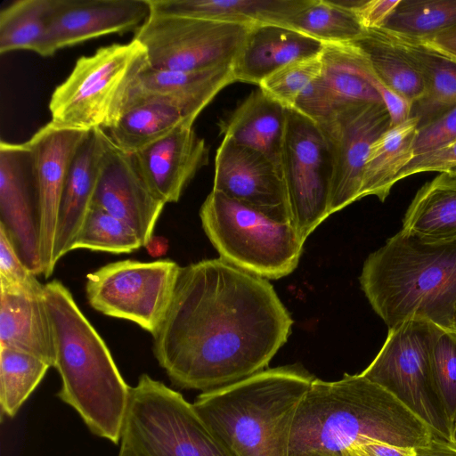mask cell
I'll list each match as a JSON object with an SVG mask.
<instances>
[{"instance_id": "2", "label": "cell", "mask_w": 456, "mask_h": 456, "mask_svg": "<svg viewBox=\"0 0 456 456\" xmlns=\"http://www.w3.org/2000/svg\"><path fill=\"white\" fill-rule=\"evenodd\" d=\"M429 427L395 395L360 374L337 381L314 379L290 430L289 456H343L362 444L427 446Z\"/></svg>"}, {"instance_id": "18", "label": "cell", "mask_w": 456, "mask_h": 456, "mask_svg": "<svg viewBox=\"0 0 456 456\" xmlns=\"http://www.w3.org/2000/svg\"><path fill=\"white\" fill-rule=\"evenodd\" d=\"M89 131L60 128L51 122L25 142L32 151L36 178L43 275L49 278L61 195L72 159Z\"/></svg>"}, {"instance_id": "37", "label": "cell", "mask_w": 456, "mask_h": 456, "mask_svg": "<svg viewBox=\"0 0 456 456\" xmlns=\"http://www.w3.org/2000/svg\"><path fill=\"white\" fill-rule=\"evenodd\" d=\"M321 54L281 68L264 79L259 88L285 108L294 109L300 95L322 71Z\"/></svg>"}, {"instance_id": "49", "label": "cell", "mask_w": 456, "mask_h": 456, "mask_svg": "<svg viewBox=\"0 0 456 456\" xmlns=\"http://www.w3.org/2000/svg\"><path fill=\"white\" fill-rule=\"evenodd\" d=\"M118 456H130V455H128L127 453H126L122 451H119Z\"/></svg>"}, {"instance_id": "43", "label": "cell", "mask_w": 456, "mask_h": 456, "mask_svg": "<svg viewBox=\"0 0 456 456\" xmlns=\"http://www.w3.org/2000/svg\"><path fill=\"white\" fill-rule=\"evenodd\" d=\"M353 450L360 456H416V449L401 447L382 442H368L356 445Z\"/></svg>"}, {"instance_id": "38", "label": "cell", "mask_w": 456, "mask_h": 456, "mask_svg": "<svg viewBox=\"0 0 456 456\" xmlns=\"http://www.w3.org/2000/svg\"><path fill=\"white\" fill-rule=\"evenodd\" d=\"M431 364L436 387L452 430L456 419V330L443 329L432 348Z\"/></svg>"}, {"instance_id": "47", "label": "cell", "mask_w": 456, "mask_h": 456, "mask_svg": "<svg viewBox=\"0 0 456 456\" xmlns=\"http://www.w3.org/2000/svg\"><path fill=\"white\" fill-rule=\"evenodd\" d=\"M343 456H360L359 454H357L355 452H354L353 450H347L344 453H343Z\"/></svg>"}, {"instance_id": "23", "label": "cell", "mask_w": 456, "mask_h": 456, "mask_svg": "<svg viewBox=\"0 0 456 456\" xmlns=\"http://www.w3.org/2000/svg\"><path fill=\"white\" fill-rule=\"evenodd\" d=\"M233 82L232 65L198 71L154 69L148 65L138 76L126 108L143 100H159L176 106L195 121L215 96Z\"/></svg>"}, {"instance_id": "5", "label": "cell", "mask_w": 456, "mask_h": 456, "mask_svg": "<svg viewBox=\"0 0 456 456\" xmlns=\"http://www.w3.org/2000/svg\"><path fill=\"white\" fill-rule=\"evenodd\" d=\"M314 379L297 365L265 369L192 404L232 456H289L294 417Z\"/></svg>"}, {"instance_id": "26", "label": "cell", "mask_w": 456, "mask_h": 456, "mask_svg": "<svg viewBox=\"0 0 456 456\" xmlns=\"http://www.w3.org/2000/svg\"><path fill=\"white\" fill-rule=\"evenodd\" d=\"M287 108L261 88L251 92L224 120V137L264 154L281 170Z\"/></svg>"}, {"instance_id": "17", "label": "cell", "mask_w": 456, "mask_h": 456, "mask_svg": "<svg viewBox=\"0 0 456 456\" xmlns=\"http://www.w3.org/2000/svg\"><path fill=\"white\" fill-rule=\"evenodd\" d=\"M213 190L291 224L281 170L261 152L229 137L216 150Z\"/></svg>"}, {"instance_id": "42", "label": "cell", "mask_w": 456, "mask_h": 456, "mask_svg": "<svg viewBox=\"0 0 456 456\" xmlns=\"http://www.w3.org/2000/svg\"><path fill=\"white\" fill-rule=\"evenodd\" d=\"M366 28H382L400 0L346 1Z\"/></svg>"}, {"instance_id": "7", "label": "cell", "mask_w": 456, "mask_h": 456, "mask_svg": "<svg viewBox=\"0 0 456 456\" xmlns=\"http://www.w3.org/2000/svg\"><path fill=\"white\" fill-rule=\"evenodd\" d=\"M200 217L220 258L265 279L290 274L304 240L289 223H279L254 208L212 190Z\"/></svg>"}, {"instance_id": "30", "label": "cell", "mask_w": 456, "mask_h": 456, "mask_svg": "<svg viewBox=\"0 0 456 456\" xmlns=\"http://www.w3.org/2000/svg\"><path fill=\"white\" fill-rule=\"evenodd\" d=\"M183 122L193 123L194 120L167 102L143 100L126 107L108 130V135L119 149L135 153Z\"/></svg>"}, {"instance_id": "40", "label": "cell", "mask_w": 456, "mask_h": 456, "mask_svg": "<svg viewBox=\"0 0 456 456\" xmlns=\"http://www.w3.org/2000/svg\"><path fill=\"white\" fill-rule=\"evenodd\" d=\"M456 140V106L429 123L418 127L414 156L435 150Z\"/></svg>"}, {"instance_id": "35", "label": "cell", "mask_w": 456, "mask_h": 456, "mask_svg": "<svg viewBox=\"0 0 456 456\" xmlns=\"http://www.w3.org/2000/svg\"><path fill=\"white\" fill-rule=\"evenodd\" d=\"M50 366L39 358L0 346L1 412L13 418L44 379Z\"/></svg>"}, {"instance_id": "33", "label": "cell", "mask_w": 456, "mask_h": 456, "mask_svg": "<svg viewBox=\"0 0 456 456\" xmlns=\"http://www.w3.org/2000/svg\"><path fill=\"white\" fill-rule=\"evenodd\" d=\"M53 0H18L0 12V53L18 50L38 54L45 36Z\"/></svg>"}, {"instance_id": "39", "label": "cell", "mask_w": 456, "mask_h": 456, "mask_svg": "<svg viewBox=\"0 0 456 456\" xmlns=\"http://www.w3.org/2000/svg\"><path fill=\"white\" fill-rule=\"evenodd\" d=\"M0 289L3 291L41 290V284L21 260L4 227L0 224Z\"/></svg>"}, {"instance_id": "34", "label": "cell", "mask_w": 456, "mask_h": 456, "mask_svg": "<svg viewBox=\"0 0 456 456\" xmlns=\"http://www.w3.org/2000/svg\"><path fill=\"white\" fill-rule=\"evenodd\" d=\"M456 24V0H400L382 28L426 40Z\"/></svg>"}, {"instance_id": "10", "label": "cell", "mask_w": 456, "mask_h": 456, "mask_svg": "<svg viewBox=\"0 0 456 456\" xmlns=\"http://www.w3.org/2000/svg\"><path fill=\"white\" fill-rule=\"evenodd\" d=\"M251 27L151 13L134 32L154 69L198 71L232 65Z\"/></svg>"}, {"instance_id": "22", "label": "cell", "mask_w": 456, "mask_h": 456, "mask_svg": "<svg viewBox=\"0 0 456 456\" xmlns=\"http://www.w3.org/2000/svg\"><path fill=\"white\" fill-rule=\"evenodd\" d=\"M324 44L289 27L252 26L233 63L234 80L259 84L295 61L322 53Z\"/></svg>"}, {"instance_id": "50", "label": "cell", "mask_w": 456, "mask_h": 456, "mask_svg": "<svg viewBox=\"0 0 456 456\" xmlns=\"http://www.w3.org/2000/svg\"><path fill=\"white\" fill-rule=\"evenodd\" d=\"M448 172H452V173H455V174H456V167H453V168H452V169H451L450 171H448Z\"/></svg>"}, {"instance_id": "14", "label": "cell", "mask_w": 456, "mask_h": 456, "mask_svg": "<svg viewBox=\"0 0 456 456\" xmlns=\"http://www.w3.org/2000/svg\"><path fill=\"white\" fill-rule=\"evenodd\" d=\"M322 71L297 101L294 109L314 121L359 103L394 108L401 97L375 75L364 54L353 44H324Z\"/></svg>"}, {"instance_id": "24", "label": "cell", "mask_w": 456, "mask_h": 456, "mask_svg": "<svg viewBox=\"0 0 456 456\" xmlns=\"http://www.w3.org/2000/svg\"><path fill=\"white\" fill-rule=\"evenodd\" d=\"M0 346L20 350L54 367L55 352L44 289L0 294Z\"/></svg>"}, {"instance_id": "31", "label": "cell", "mask_w": 456, "mask_h": 456, "mask_svg": "<svg viewBox=\"0 0 456 456\" xmlns=\"http://www.w3.org/2000/svg\"><path fill=\"white\" fill-rule=\"evenodd\" d=\"M364 54L378 78L411 104L425 94L424 79L408 56L382 28L366 29L352 42Z\"/></svg>"}, {"instance_id": "46", "label": "cell", "mask_w": 456, "mask_h": 456, "mask_svg": "<svg viewBox=\"0 0 456 456\" xmlns=\"http://www.w3.org/2000/svg\"><path fill=\"white\" fill-rule=\"evenodd\" d=\"M452 443H456V419L454 421L452 430Z\"/></svg>"}, {"instance_id": "28", "label": "cell", "mask_w": 456, "mask_h": 456, "mask_svg": "<svg viewBox=\"0 0 456 456\" xmlns=\"http://www.w3.org/2000/svg\"><path fill=\"white\" fill-rule=\"evenodd\" d=\"M402 229L428 243L456 242L455 173H440L417 191Z\"/></svg>"}, {"instance_id": "21", "label": "cell", "mask_w": 456, "mask_h": 456, "mask_svg": "<svg viewBox=\"0 0 456 456\" xmlns=\"http://www.w3.org/2000/svg\"><path fill=\"white\" fill-rule=\"evenodd\" d=\"M109 135L102 129L89 131L70 163L61 195L52 264L73 250L82 223L93 205L102 156Z\"/></svg>"}, {"instance_id": "25", "label": "cell", "mask_w": 456, "mask_h": 456, "mask_svg": "<svg viewBox=\"0 0 456 456\" xmlns=\"http://www.w3.org/2000/svg\"><path fill=\"white\" fill-rule=\"evenodd\" d=\"M151 12L212 20L252 27L290 20L311 0H148Z\"/></svg>"}, {"instance_id": "8", "label": "cell", "mask_w": 456, "mask_h": 456, "mask_svg": "<svg viewBox=\"0 0 456 456\" xmlns=\"http://www.w3.org/2000/svg\"><path fill=\"white\" fill-rule=\"evenodd\" d=\"M119 451L130 456H232L193 404L145 373L131 387Z\"/></svg>"}, {"instance_id": "32", "label": "cell", "mask_w": 456, "mask_h": 456, "mask_svg": "<svg viewBox=\"0 0 456 456\" xmlns=\"http://www.w3.org/2000/svg\"><path fill=\"white\" fill-rule=\"evenodd\" d=\"M288 27L323 44H350L366 30L345 1L331 0H311Z\"/></svg>"}, {"instance_id": "20", "label": "cell", "mask_w": 456, "mask_h": 456, "mask_svg": "<svg viewBox=\"0 0 456 456\" xmlns=\"http://www.w3.org/2000/svg\"><path fill=\"white\" fill-rule=\"evenodd\" d=\"M183 122L163 138L134 153L153 193L163 202H177L196 173L208 162V147Z\"/></svg>"}, {"instance_id": "41", "label": "cell", "mask_w": 456, "mask_h": 456, "mask_svg": "<svg viewBox=\"0 0 456 456\" xmlns=\"http://www.w3.org/2000/svg\"><path fill=\"white\" fill-rule=\"evenodd\" d=\"M456 167V140L435 150L416 155L403 168L396 181L423 172H448Z\"/></svg>"}, {"instance_id": "3", "label": "cell", "mask_w": 456, "mask_h": 456, "mask_svg": "<svg viewBox=\"0 0 456 456\" xmlns=\"http://www.w3.org/2000/svg\"><path fill=\"white\" fill-rule=\"evenodd\" d=\"M44 299L53 330L54 368L61 380L58 397L94 435L118 444L132 387L66 286L57 280L44 284Z\"/></svg>"}, {"instance_id": "36", "label": "cell", "mask_w": 456, "mask_h": 456, "mask_svg": "<svg viewBox=\"0 0 456 456\" xmlns=\"http://www.w3.org/2000/svg\"><path fill=\"white\" fill-rule=\"evenodd\" d=\"M141 247V240L130 226L92 205L77 233L73 250L86 248L123 254L130 253Z\"/></svg>"}, {"instance_id": "45", "label": "cell", "mask_w": 456, "mask_h": 456, "mask_svg": "<svg viewBox=\"0 0 456 456\" xmlns=\"http://www.w3.org/2000/svg\"><path fill=\"white\" fill-rule=\"evenodd\" d=\"M416 456H456V444L434 437L427 446L416 449Z\"/></svg>"}, {"instance_id": "16", "label": "cell", "mask_w": 456, "mask_h": 456, "mask_svg": "<svg viewBox=\"0 0 456 456\" xmlns=\"http://www.w3.org/2000/svg\"><path fill=\"white\" fill-rule=\"evenodd\" d=\"M150 14L148 0H53L38 54L51 57L92 38L136 32Z\"/></svg>"}, {"instance_id": "29", "label": "cell", "mask_w": 456, "mask_h": 456, "mask_svg": "<svg viewBox=\"0 0 456 456\" xmlns=\"http://www.w3.org/2000/svg\"><path fill=\"white\" fill-rule=\"evenodd\" d=\"M419 118L411 116L389 127L371 145L365 162L359 200L376 196L385 201L403 168L414 157L413 145Z\"/></svg>"}, {"instance_id": "12", "label": "cell", "mask_w": 456, "mask_h": 456, "mask_svg": "<svg viewBox=\"0 0 456 456\" xmlns=\"http://www.w3.org/2000/svg\"><path fill=\"white\" fill-rule=\"evenodd\" d=\"M281 173L292 226L306 238L328 216L332 165L315 121L287 108Z\"/></svg>"}, {"instance_id": "11", "label": "cell", "mask_w": 456, "mask_h": 456, "mask_svg": "<svg viewBox=\"0 0 456 456\" xmlns=\"http://www.w3.org/2000/svg\"><path fill=\"white\" fill-rule=\"evenodd\" d=\"M180 269L170 259L110 263L87 274L86 298L102 314L133 322L153 336L165 318Z\"/></svg>"}, {"instance_id": "4", "label": "cell", "mask_w": 456, "mask_h": 456, "mask_svg": "<svg viewBox=\"0 0 456 456\" xmlns=\"http://www.w3.org/2000/svg\"><path fill=\"white\" fill-rule=\"evenodd\" d=\"M360 284L388 330L409 319L453 330L456 242L428 243L402 229L369 255Z\"/></svg>"}, {"instance_id": "6", "label": "cell", "mask_w": 456, "mask_h": 456, "mask_svg": "<svg viewBox=\"0 0 456 456\" xmlns=\"http://www.w3.org/2000/svg\"><path fill=\"white\" fill-rule=\"evenodd\" d=\"M148 65L144 47L134 38L81 56L52 94L50 122L60 128L109 130L125 110L138 76Z\"/></svg>"}, {"instance_id": "48", "label": "cell", "mask_w": 456, "mask_h": 456, "mask_svg": "<svg viewBox=\"0 0 456 456\" xmlns=\"http://www.w3.org/2000/svg\"><path fill=\"white\" fill-rule=\"evenodd\" d=\"M453 330H456V309H455L454 317H453Z\"/></svg>"}, {"instance_id": "44", "label": "cell", "mask_w": 456, "mask_h": 456, "mask_svg": "<svg viewBox=\"0 0 456 456\" xmlns=\"http://www.w3.org/2000/svg\"><path fill=\"white\" fill-rule=\"evenodd\" d=\"M420 42L444 57L456 62V24Z\"/></svg>"}, {"instance_id": "13", "label": "cell", "mask_w": 456, "mask_h": 456, "mask_svg": "<svg viewBox=\"0 0 456 456\" xmlns=\"http://www.w3.org/2000/svg\"><path fill=\"white\" fill-rule=\"evenodd\" d=\"M316 124L331 157L330 216L359 200L370 147L390 127V116L384 103H359L335 110Z\"/></svg>"}, {"instance_id": "27", "label": "cell", "mask_w": 456, "mask_h": 456, "mask_svg": "<svg viewBox=\"0 0 456 456\" xmlns=\"http://www.w3.org/2000/svg\"><path fill=\"white\" fill-rule=\"evenodd\" d=\"M382 29L408 56L424 79L425 94L412 104L411 113V116L419 118V127L455 107L456 62L444 57L420 41Z\"/></svg>"}, {"instance_id": "9", "label": "cell", "mask_w": 456, "mask_h": 456, "mask_svg": "<svg viewBox=\"0 0 456 456\" xmlns=\"http://www.w3.org/2000/svg\"><path fill=\"white\" fill-rule=\"evenodd\" d=\"M442 330L423 319H409L389 329L381 349L362 375L395 395L436 438L451 442L452 427L431 364L432 348Z\"/></svg>"}, {"instance_id": "1", "label": "cell", "mask_w": 456, "mask_h": 456, "mask_svg": "<svg viewBox=\"0 0 456 456\" xmlns=\"http://www.w3.org/2000/svg\"><path fill=\"white\" fill-rule=\"evenodd\" d=\"M292 324L267 279L205 259L181 266L153 354L175 387L206 392L265 370Z\"/></svg>"}, {"instance_id": "19", "label": "cell", "mask_w": 456, "mask_h": 456, "mask_svg": "<svg viewBox=\"0 0 456 456\" xmlns=\"http://www.w3.org/2000/svg\"><path fill=\"white\" fill-rule=\"evenodd\" d=\"M93 205L126 223L148 246L166 205L145 182L134 153L107 141Z\"/></svg>"}, {"instance_id": "15", "label": "cell", "mask_w": 456, "mask_h": 456, "mask_svg": "<svg viewBox=\"0 0 456 456\" xmlns=\"http://www.w3.org/2000/svg\"><path fill=\"white\" fill-rule=\"evenodd\" d=\"M0 224L26 266L43 274L33 155L26 142H0Z\"/></svg>"}]
</instances>
